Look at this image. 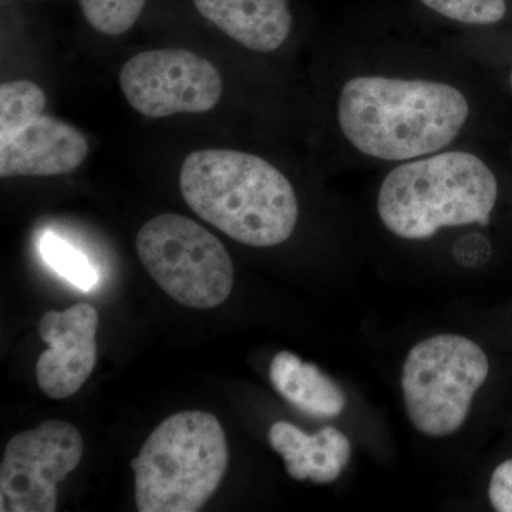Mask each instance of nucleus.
<instances>
[{"label": "nucleus", "mask_w": 512, "mask_h": 512, "mask_svg": "<svg viewBox=\"0 0 512 512\" xmlns=\"http://www.w3.org/2000/svg\"><path fill=\"white\" fill-rule=\"evenodd\" d=\"M511 86H512V73H511Z\"/></svg>", "instance_id": "nucleus-19"}, {"label": "nucleus", "mask_w": 512, "mask_h": 512, "mask_svg": "<svg viewBox=\"0 0 512 512\" xmlns=\"http://www.w3.org/2000/svg\"><path fill=\"white\" fill-rule=\"evenodd\" d=\"M443 18L470 26L501 22L507 13L505 0H419Z\"/></svg>", "instance_id": "nucleus-17"}, {"label": "nucleus", "mask_w": 512, "mask_h": 512, "mask_svg": "<svg viewBox=\"0 0 512 512\" xmlns=\"http://www.w3.org/2000/svg\"><path fill=\"white\" fill-rule=\"evenodd\" d=\"M269 379L286 402L308 416L332 419L345 410L346 396L338 384L291 352H279L272 359Z\"/></svg>", "instance_id": "nucleus-13"}, {"label": "nucleus", "mask_w": 512, "mask_h": 512, "mask_svg": "<svg viewBox=\"0 0 512 512\" xmlns=\"http://www.w3.org/2000/svg\"><path fill=\"white\" fill-rule=\"evenodd\" d=\"M268 440L284 458L289 477L315 484L338 480L352 453L348 437L335 427H325L309 436L289 421H276L269 429Z\"/></svg>", "instance_id": "nucleus-12"}, {"label": "nucleus", "mask_w": 512, "mask_h": 512, "mask_svg": "<svg viewBox=\"0 0 512 512\" xmlns=\"http://www.w3.org/2000/svg\"><path fill=\"white\" fill-rule=\"evenodd\" d=\"M497 201L490 165L456 146L393 164L377 191V215L394 237L426 241L444 228L487 227Z\"/></svg>", "instance_id": "nucleus-3"}, {"label": "nucleus", "mask_w": 512, "mask_h": 512, "mask_svg": "<svg viewBox=\"0 0 512 512\" xmlns=\"http://www.w3.org/2000/svg\"><path fill=\"white\" fill-rule=\"evenodd\" d=\"M201 16L258 53L281 49L292 32L289 0H192Z\"/></svg>", "instance_id": "nucleus-11"}, {"label": "nucleus", "mask_w": 512, "mask_h": 512, "mask_svg": "<svg viewBox=\"0 0 512 512\" xmlns=\"http://www.w3.org/2000/svg\"><path fill=\"white\" fill-rule=\"evenodd\" d=\"M488 373L484 350L464 336L437 335L417 343L402 375L404 406L414 429L429 437L460 430Z\"/></svg>", "instance_id": "nucleus-5"}, {"label": "nucleus", "mask_w": 512, "mask_h": 512, "mask_svg": "<svg viewBox=\"0 0 512 512\" xmlns=\"http://www.w3.org/2000/svg\"><path fill=\"white\" fill-rule=\"evenodd\" d=\"M227 437L207 412H181L157 427L131 460L140 512H195L228 468Z\"/></svg>", "instance_id": "nucleus-4"}, {"label": "nucleus", "mask_w": 512, "mask_h": 512, "mask_svg": "<svg viewBox=\"0 0 512 512\" xmlns=\"http://www.w3.org/2000/svg\"><path fill=\"white\" fill-rule=\"evenodd\" d=\"M147 0H80L84 18L97 32L107 36H119L134 25Z\"/></svg>", "instance_id": "nucleus-16"}, {"label": "nucleus", "mask_w": 512, "mask_h": 512, "mask_svg": "<svg viewBox=\"0 0 512 512\" xmlns=\"http://www.w3.org/2000/svg\"><path fill=\"white\" fill-rule=\"evenodd\" d=\"M136 248L154 282L180 305L212 309L231 295V256L220 239L190 218L158 215L140 229Z\"/></svg>", "instance_id": "nucleus-6"}, {"label": "nucleus", "mask_w": 512, "mask_h": 512, "mask_svg": "<svg viewBox=\"0 0 512 512\" xmlns=\"http://www.w3.org/2000/svg\"><path fill=\"white\" fill-rule=\"evenodd\" d=\"M97 329L99 312L89 303L42 316L39 335L49 349L37 360L36 379L43 393L63 400L82 389L97 363Z\"/></svg>", "instance_id": "nucleus-9"}, {"label": "nucleus", "mask_w": 512, "mask_h": 512, "mask_svg": "<svg viewBox=\"0 0 512 512\" xmlns=\"http://www.w3.org/2000/svg\"><path fill=\"white\" fill-rule=\"evenodd\" d=\"M39 249L47 265L82 291H92L99 284V274L87 256L64 239L47 232L40 239Z\"/></svg>", "instance_id": "nucleus-15"}, {"label": "nucleus", "mask_w": 512, "mask_h": 512, "mask_svg": "<svg viewBox=\"0 0 512 512\" xmlns=\"http://www.w3.org/2000/svg\"><path fill=\"white\" fill-rule=\"evenodd\" d=\"M46 106L45 92L29 80L3 83L0 87V138L10 136L36 117Z\"/></svg>", "instance_id": "nucleus-14"}, {"label": "nucleus", "mask_w": 512, "mask_h": 512, "mask_svg": "<svg viewBox=\"0 0 512 512\" xmlns=\"http://www.w3.org/2000/svg\"><path fill=\"white\" fill-rule=\"evenodd\" d=\"M120 87L138 113L170 117L180 113H207L222 96L217 67L183 49L138 53L120 70Z\"/></svg>", "instance_id": "nucleus-8"}, {"label": "nucleus", "mask_w": 512, "mask_h": 512, "mask_svg": "<svg viewBox=\"0 0 512 512\" xmlns=\"http://www.w3.org/2000/svg\"><path fill=\"white\" fill-rule=\"evenodd\" d=\"M89 154L86 137L55 117L39 116L0 138V177H55L72 173Z\"/></svg>", "instance_id": "nucleus-10"}, {"label": "nucleus", "mask_w": 512, "mask_h": 512, "mask_svg": "<svg viewBox=\"0 0 512 512\" xmlns=\"http://www.w3.org/2000/svg\"><path fill=\"white\" fill-rule=\"evenodd\" d=\"M180 190L198 217L248 247L284 244L298 224L299 202L291 181L255 154L194 151L181 167Z\"/></svg>", "instance_id": "nucleus-2"}, {"label": "nucleus", "mask_w": 512, "mask_h": 512, "mask_svg": "<svg viewBox=\"0 0 512 512\" xmlns=\"http://www.w3.org/2000/svg\"><path fill=\"white\" fill-rule=\"evenodd\" d=\"M488 498L495 511L512 512V460L504 461L495 468Z\"/></svg>", "instance_id": "nucleus-18"}, {"label": "nucleus", "mask_w": 512, "mask_h": 512, "mask_svg": "<svg viewBox=\"0 0 512 512\" xmlns=\"http://www.w3.org/2000/svg\"><path fill=\"white\" fill-rule=\"evenodd\" d=\"M82 434L60 420H47L6 444L0 464V511L55 512L57 484L82 461Z\"/></svg>", "instance_id": "nucleus-7"}, {"label": "nucleus", "mask_w": 512, "mask_h": 512, "mask_svg": "<svg viewBox=\"0 0 512 512\" xmlns=\"http://www.w3.org/2000/svg\"><path fill=\"white\" fill-rule=\"evenodd\" d=\"M473 113L463 83L394 67L348 74L335 101L336 127L349 150L392 165L456 147Z\"/></svg>", "instance_id": "nucleus-1"}]
</instances>
